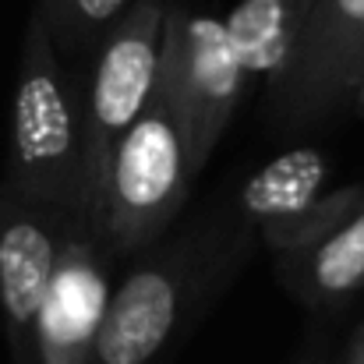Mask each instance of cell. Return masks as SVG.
<instances>
[{
	"label": "cell",
	"instance_id": "3957f363",
	"mask_svg": "<svg viewBox=\"0 0 364 364\" xmlns=\"http://www.w3.org/2000/svg\"><path fill=\"white\" fill-rule=\"evenodd\" d=\"M166 0H134L121 21L96 46L78 78V121H82V188L85 223L103 237V195L110 159L127 127L149 107L159 82V50L166 32Z\"/></svg>",
	"mask_w": 364,
	"mask_h": 364
},
{
	"label": "cell",
	"instance_id": "8992f818",
	"mask_svg": "<svg viewBox=\"0 0 364 364\" xmlns=\"http://www.w3.org/2000/svg\"><path fill=\"white\" fill-rule=\"evenodd\" d=\"M364 82V0H315L304 39L269 89L265 117L276 131L297 134L333 124Z\"/></svg>",
	"mask_w": 364,
	"mask_h": 364
},
{
	"label": "cell",
	"instance_id": "5b68a950",
	"mask_svg": "<svg viewBox=\"0 0 364 364\" xmlns=\"http://www.w3.org/2000/svg\"><path fill=\"white\" fill-rule=\"evenodd\" d=\"M247 85L251 82L227 36V25L213 14L170 4L156 89L170 103L188 138L195 173L209 166Z\"/></svg>",
	"mask_w": 364,
	"mask_h": 364
},
{
	"label": "cell",
	"instance_id": "8fae6325",
	"mask_svg": "<svg viewBox=\"0 0 364 364\" xmlns=\"http://www.w3.org/2000/svg\"><path fill=\"white\" fill-rule=\"evenodd\" d=\"M311 4L315 0H241L223 18L247 82L272 89L283 78L304 39Z\"/></svg>",
	"mask_w": 364,
	"mask_h": 364
},
{
	"label": "cell",
	"instance_id": "7c38bea8",
	"mask_svg": "<svg viewBox=\"0 0 364 364\" xmlns=\"http://www.w3.org/2000/svg\"><path fill=\"white\" fill-rule=\"evenodd\" d=\"M131 4L134 0H36V11L43 14L60 60L78 75Z\"/></svg>",
	"mask_w": 364,
	"mask_h": 364
},
{
	"label": "cell",
	"instance_id": "ba28073f",
	"mask_svg": "<svg viewBox=\"0 0 364 364\" xmlns=\"http://www.w3.org/2000/svg\"><path fill=\"white\" fill-rule=\"evenodd\" d=\"M114 265L117 258L89 227L60 230L53 283L39 315V364H89L114 294Z\"/></svg>",
	"mask_w": 364,
	"mask_h": 364
},
{
	"label": "cell",
	"instance_id": "6da1fadb",
	"mask_svg": "<svg viewBox=\"0 0 364 364\" xmlns=\"http://www.w3.org/2000/svg\"><path fill=\"white\" fill-rule=\"evenodd\" d=\"M247 241L251 223L237 205H227L134 255L114 283L89 364H159L209 294L241 265Z\"/></svg>",
	"mask_w": 364,
	"mask_h": 364
},
{
	"label": "cell",
	"instance_id": "277c9868",
	"mask_svg": "<svg viewBox=\"0 0 364 364\" xmlns=\"http://www.w3.org/2000/svg\"><path fill=\"white\" fill-rule=\"evenodd\" d=\"M198 173L191 163L188 138L170 103L156 89L141 117L121 138L103 195V244L127 262L149 251L173 227Z\"/></svg>",
	"mask_w": 364,
	"mask_h": 364
},
{
	"label": "cell",
	"instance_id": "4fadbf2b",
	"mask_svg": "<svg viewBox=\"0 0 364 364\" xmlns=\"http://www.w3.org/2000/svg\"><path fill=\"white\" fill-rule=\"evenodd\" d=\"M354 364H364V329L358 336V347H354Z\"/></svg>",
	"mask_w": 364,
	"mask_h": 364
},
{
	"label": "cell",
	"instance_id": "7a4b0ae2",
	"mask_svg": "<svg viewBox=\"0 0 364 364\" xmlns=\"http://www.w3.org/2000/svg\"><path fill=\"white\" fill-rule=\"evenodd\" d=\"M0 184L21 202L46 213L60 230L71 223L89 227L82 188L78 78L60 60L50 28L36 7L21 36L7 166Z\"/></svg>",
	"mask_w": 364,
	"mask_h": 364
},
{
	"label": "cell",
	"instance_id": "9c48e42d",
	"mask_svg": "<svg viewBox=\"0 0 364 364\" xmlns=\"http://www.w3.org/2000/svg\"><path fill=\"white\" fill-rule=\"evenodd\" d=\"M60 255V227L0 184V311L14 364H39V315Z\"/></svg>",
	"mask_w": 364,
	"mask_h": 364
},
{
	"label": "cell",
	"instance_id": "52a82bcc",
	"mask_svg": "<svg viewBox=\"0 0 364 364\" xmlns=\"http://www.w3.org/2000/svg\"><path fill=\"white\" fill-rule=\"evenodd\" d=\"M326 177L329 159L318 149L297 145L269 159L244 184L237 209L251 230H258L262 241L276 251V258H287L340 227L364 202V188H340L326 195Z\"/></svg>",
	"mask_w": 364,
	"mask_h": 364
},
{
	"label": "cell",
	"instance_id": "30bf717a",
	"mask_svg": "<svg viewBox=\"0 0 364 364\" xmlns=\"http://www.w3.org/2000/svg\"><path fill=\"white\" fill-rule=\"evenodd\" d=\"M294 294L318 308H340L364 290V202L333 230L279 258Z\"/></svg>",
	"mask_w": 364,
	"mask_h": 364
}]
</instances>
